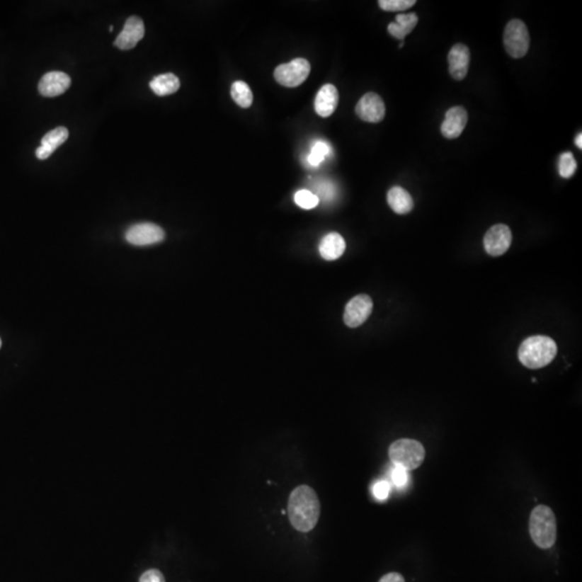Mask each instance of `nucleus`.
<instances>
[{
	"mask_svg": "<svg viewBox=\"0 0 582 582\" xmlns=\"http://www.w3.org/2000/svg\"><path fill=\"white\" fill-rule=\"evenodd\" d=\"M468 122V113L460 106L452 107L445 113V121L441 125V133L449 139L460 137Z\"/></svg>",
	"mask_w": 582,
	"mask_h": 582,
	"instance_id": "13",
	"label": "nucleus"
},
{
	"mask_svg": "<svg viewBox=\"0 0 582 582\" xmlns=\"http://www.w3.org/2000/svg\"><path fill=\"white\" fill-rule=\"evenodd\" d=\"M391 493V484L385 480L377 481L373 484L372 494L377 501H385Z\"/></svg>",
	"mask_w": 582,
	"mask_h": 582,
	"instance_id": "27",
	"label": "nucleus"
},
{
	"mask_svg": "<svg viewBox=\"0 0 582 582\" xmlns=\"http://www.w3.org/2000/svg\"><path fill=\"white\" fill-rule=\"evenodd\" d=\"M144 21L136 16H130L125 22L122 32L120 33L113 45L119 47L120 50H131L144 38Z\"/></svg>",
	"mask_w": 582,
	"mask_h": 582,
	"instance_id": "11",
	"label": "nucleus"
},
{
	"mask_svg": "<svg viewBox=\"0 0 582 582\" xmlns=\"http://www.w3.org/2000/svg\"><path fill=\"white\" fill-rule=\"evenodd\" d=\"M530 34L521 20H511L506 25L503 33V45L508 55L513 59L525 57L530 47Z\"/></svg>",
	"mask_w": 582,
	"mask_h": 582,
	"instance_id": "5",
	"label": "nucleus"
},
{
	"mask_svg": "<svg viewBox=\"0 0 582 582\" xmlns=\"http://www.w3.org/2000/svg\"><path fill=\"white\" fill-rule=\"evenodd\" d=\"M416 0H380L379 6L384 11L402 12L416 5Z\"/></svg>",
	"mask_w": 582,
	"mask_h": 582,
	"instance_id": "25",
	"label": "nucleus"
},
{
	"mask_svg": "<svg viewBox=\"0 0 582 582\" xmlns=\"http://www.w3.org/2000/svg\"><path fill=\"white\" fill-rule=\"evenodd\" d=\"M311 65L309 61L302 57L292 59L287 64L276 67L274 77L276 81L287 88H296L302 84L309 77Z\"/></svg>",
	"mask_w": 582,
	"mask_h": 582,
	"instance_id": "6",
	"label": "nucleus"
},
{
	"mask_svg": "<svg viewBox=\"0 0 582 582\" xmlns=\"http://www.w3.org/2000/svg\"><path fill=\"white\" fill-rule=\"evenodd\" d=\"M72 84V79L65 72H50L42 76L38 84L39 93L45 97H55L64 94Z\"/></svg>",
	"mask_w": 582,
	"mask_h": 582,
	"instance_id": "12",
	"label": "nucleus"
},
{
	"mask_svg": "<svg viewBox=\"0 0 582 582\" xmlns=\"http://www.w3.org/2000/svg\"><path fill=\"white\" fill-rule=\"evenodd\" d=\"M372 299L367 295H359L350 299L344 311V323L348 327L357 328L363 325L372 313Z\"/></svg>",
	"mask_w": 582,
	"mask_h": 582,
	"instance_id": "8",
	"label": "nucleus"
},
{
	"mask_svg": "<svg viewBox=\"0 0 582 582\" xmlns=\"http://www.w3.org/2000/svg\"><path fill=\"white\" fill-rule=\"evenodd\" d=\"M389 458L394 465L406 470L420 467L425 460V449L422 443L412 439H400L395 441L388 450Z\"/></svg>",
	"mask_w": 582,
	"mask_h": 582,
	"instance_id": "4",
	"label": "nucleus"
},
{
	"mask_svg": "<svg viewBox=\"0 0 582 582\" xmlns=\"http://www.w3.org/2000/svg\"><path fill=\"white\" fill-rule=\"evenodd\" d=\"M125 239L135 246H148L164 241L165 232L156 224L144 222L132 226L125 233Z\"/></svg>",
	"mask_w": 582,
	"mask_h": 582,
	"instance_id": "7",
	"label": "nucleus"
},
{
	"mask_svg": "<svg viewBox=\"0 0 582 582\" xmlns=\"http://www.w3.org/2000/svg\"><path fill=\"white\" fill-rule=\"evenodd\" d=\"M513 241V234L509 227L496 224L486 232L484 236L485 251L493 257L503 255L509 249Z\"/></svg>",
	"mask_w": 582,
	"mask_h": 582,
	"instance_id": "9",
	"label": "nucleus"
},
{
	"mask_svg": "<svg viewBox=\"0 0 582 582\" xmlns=\"http://www.w3.org/2000/svg\"><path fill=\"white\" fill-rule=\"evenodd\" d=\"M295 202L303 210H313L319 205V199L316 194L309 190H300L295 194Z\"/></svg>",
	"mask_w": 582,
	"mask_h": 582,
	"instance_id": "24",
	"label": "nucleus"
},
{
	"mask_svg": "<svg viewBox=\"0 0 582 582\" xmlns=\"http://www.w3.org/2000/svg\"><path fill=\"white\" fill-rule=\"evenodd\" d=\"M387 203L398 215L409 214L414 207L413 199L411 194L399 186H395L388 191Z\"/></svg>",
	"mask_w": 582,
	"mask_h": 582,
	"instance_id": "18",
	"label": "nucleus"
},
{
	"mask_svg": "<svg viewBox=\"0 0 582 582\" xmlns=\"http://www.w3.org/2000/svg\"><path fill=\"white\" fill-rule=\"evenodd\" d=\"M231 96L241 108H249L253 104V92L246 82L235 81L231 86Z\"/></svg>",
	"mask_w": 582,
	"mask_h": 582,
	"instance_id": "21",
	"label": "nucleus"
},
{
	"mask_svg": "<svg viewBox=\"0 0 582 582\" xmlns=\"http://www.w3.org/2000/svg\"><path fill=\"white\" fill-rule=\"evenodd\" d=\"M418 16L416 13H400L396 16V22L388 25L387 30L396 39L404 40L418 25Z\"/></svg>",
	"mask_w": 582,
	"mask_h": 582,
	"instance_id": "19",
	"label": "nucleus"
},
{
	"mask_svg": "<svg viewBox=\"0 0 582 582\" xmlns=\"http://www.w3.org/2000/svg\"><path fill=\"white\" fill-rule=\"evenodd\" d=\"M289 520L297 530H313L321 515V503L313 489L301 485L291 492L288 501Z\"/></svg>",
	"mask_w": 582,
	"mask_h": 582,
	"instance_id": "1",
	"label": "nucleus"
},
{
	"mask_svg": "<svg viewBox=\"0 0 582 582\" xmlns=\"http://www.w3.org/2000/svg\"><path fill=\"white\" fill-rule=\"evenodd\" d=\"M321 186V192H319L321 197L323 198L324 200H327V201L328 200L333 199L334 191L332 185H328V183L325 185V183H323V185Z\"/></svg>",
	"mask_w": 582,
	"mask_h": 582,
	"instance_id": "29",
	"label": "nucleus"
},
{
	"mask_svg": "<svg viewBox=\"0 0 582 582\" xmlns=\"http://www.w3.org/2000/svg\"><path fill=\"white\" fill-rule=\"evenodd\" d=\"M557 353V343L552 338L546 336H532L524 340L518 355L526 368L540 369L552 363Z\"/></svg>",
	"mask_w": 582,
	"mask_h": 582,
	"instance_id": "2",
	"label": "nucleus"
},
{
	"mask_svg": "<svg viewBox=\"0 0 582 582\" xmlns=\"http://www.w3.org/2000/svg\"><path fill=\"white\" fill-rule=\"evenodd\" d=\"M330 152H331V147L328 142H317L312 148L311 154L307 156V161L312 166H319L325 160L326 156H329Z\"/></svg>",
	"mask_w": 582,
	"mask_h": 582,
	"instance_id": "22",
	"label": "nucleus"
},
{
	"mask_svg": "<svg viewBox=\"0 0 582 582\" xmlns=\"http://www.w3.org/2000/svg\"><path fill=\"white\" fill-rule=\"evenodd\" d=\"M385 104L377 93H367L356 105L357 115L366 122H381L385 117Z\"/></svg>",
	"mask_w": 582,
	"mask_h": 582,
	"instance_id": "10",
	"label": "nucleus"
},
{
	"mask_svg": "<svg viewBox=\"0 0 582 582\" xmlns=\"http://www.w3.org/2000/svg\"><path fill=\"white\" fill-rule=\"evenodd\" d=\"M69 132L65 127H59L52 131L47 132L41 140V146L37 148L36 156L39 160L49 158L55 149L67 140Z\"/></svg>",
	"mask_w": 582,
	"mask_h": 582,
	"instance_id": "16",
	"label": "nucleus"
},
{
	"mask_svg": "<svg viewBox=\"0 0 582 582\" xmlns=\"http://www.w3.org/2000/svg\"><path fill=\"white\" fill-rule=\"evenodd\" d=\"M0 348H1V338H0Z\"/></svg>",
	"mask_w": 582,
	"mask_h": 582,
	"instance_id": "33",
	"label": "nucleus"
},
{
	"mask_svg": "<svg viewBox=\"0 0 582 582\" xmlns=\"http://www.w3.org/2000/svg\"><path fill=\"white\" fill-rule=\"evenodd\" d=\"M113 26L111 25L110 28H109V32L113 33Z\"/></svg>",
	"mask_w": 582,
	"mask_h": 582,
	"instance_id": "32",
	"label": "nucleus"
},
{
	"mask_svg": "<svg viewBox=\"0 0 582 582\" xmlns=\"http://www.w3.org/2000/svg\"><path fill=\"white\" fill-rule=\"evenodd\" d=\"M530 532L532 542L542 549H549L557 540V519L547 506L534 508L530 518Z\"/></svg>",
	"mask_w": 582,
	"mask_h": 582,
	"instance_id": "3",
	"label": "nucleus"
},
{
	"mask_svg": "<svg viewBox=\"0 0 582 582\" xmlns=\"http://www.w3.org/2000/svg\"><path fill=\"white\" fill-rule=\"evenodd\" d=\"M392 482L394 483L396 488L402 490L406 488V485L410 482V474L408 470L404 468L399 467V466H394L391 472Z\"/></svg>",
	"mask_w": 582,
	"mask_h": 582,
	"instance_id": "26",
	"label": "nucleus"
},
{
	"mask_svg": "<svg viewBox=\"0 0 582 582\" xmlns=\"http://www.w3.org/2000/svg\"><path fill=\"white\" fill-rule=\"evenodd\" d=\"M319 249L323 259L333 261L343 255L346 243L341 234L331 232L323 237Z\"/></svg>",
	"mask_w": 582,
	"mask_h": 582,
	"instance_id": "17",
	"label": "nucleus"
},
{
	"mask_svg": "<svg viewBox=\"0 0 582 582\" xmlns=\"http://www.w3.org/2000/svg\"><path fill=\"white\" fill-rule=\"evenodd\" d=\"M577 169V162L571 152H564L561 154L559 161V173L563 178H571Z\"/></svg>",
	"mask_w": 582,
	"mask_h": 582,
	"instance_id": "23",
	"label": "nucleus"
},
{
	"mask_svg": "<svg viewBox=\"0 0 582 582\" xmlns=\"http://www.w3.org/2000/svg\"><path fill=\"white\" fill-rule=\"evenodd\" d=\"M379 582H404V579L400 574L389 573L382 577Z\"/></svg>",
	"mask_w": 582,
	"mask_h": 582,
	"instance_id": "30",
	"label": "nucleus"
},
{
	"mask_svg": "<svg viewBox=\"0 0 582 582\" xmlns=\"http://www.w3.org/2000/svg\"><path fill=\"white\" fill-rule=\"evenodd\" d=\"M447 61L449 72L453 79L457 81L465 79L470 63V51L468 47L462 43L454 45L447 55Z\"/></svg>",
	"mask_w": 582,
	"mask_h": 582,
	"instance_id": "14",
	"label": "nucleus"
},
{
	"mask_svg": "<svg viewBox=\"0 0 582 582\" xmlns=\"http://www.w3.org/2000/svg\"><path fill=\"white\" fill-rule=\"evenodd\" d=\"M576 146H577L579 149H582V134L580 133L579 135L576 137Z\"/></svg>",
	"mask_w": 582,
	"mask_h": 582,
	"instance_id": "31",
	"label": "nucleus"
},
{
	"mask_svg": "<svg viewBox=\"0 0 582 582\" xmlns=\"http://www.w3.org/2000/svg\"><path fill=\"white\" fill-rule=\"evenodd\" d=\"M150 88L159 96L174 94L181 88L178 77L172 72L156 76L150 81Z\"/></svg>",
	"mask_w": 582,
	"mask_h": 582,
	"instance_id": "20",
	"label": "nucleus"
},
{
	"mask_svg": "<svg viewBox=\"0 0 582 582\" xmlns=\"http://www.w3.org/2000/svg\"><path fill=\"white\" fill-rule=\"evenodd\" d=\"M338 104V92L333 84H325L315 98V111L323 118H328L336 111Z\"/></svg>",
	"mask_w": 582,
	"mask_h": 582,
	"instance_id": "15",
	"label": "nucleus"
},
{
	"mask_svg": "<svg viewBox=\"0 0 582 582\" xmlns=\"http://www.w3.org/2000/svg\"><path fill=\"white\" fill-rule=\"evenodd\" d=\"M139 582H165V579L163 574L158 569H149L142 574Z\"/></svg>",
	"mask_w": 582,
	"mask_h": 582,
	"instance_id": "28",
	"label": "nucleus"
}]
</instances>
